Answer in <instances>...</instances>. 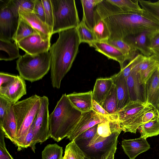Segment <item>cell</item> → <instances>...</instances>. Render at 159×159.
Returning <instances> with one entry per match:
<instances>
[{
	"mask_svg": "<svg viewBox=\"0 0 159 159\" xmlns=\"http://www.w3.org/2000/svg\"><path fill=\"white\" fill-rule=\"evenodd\" d=\"M110 34V39H123L143 33H147L148 41L159 33V20L144 10H124L111 4L103 16Z\"/></svg>",
	"mask_w": 159,
	"mask_h": 159,
	"instance_id": "cell-1",
	"label": "cell"
},
{
	"mask_svg": "<svg viewBox=\"0 0 159 159\" xmlns=\"http://www.w3.org/2000/svg\"><path fill=\"white\" fill-rule=\"evenodd\" d=\"M56 42L50 47L51 79L52 87L59 89L61 82L70 70L81 43L76 28L58 33Z\"/></svg>",
	"mask_w": 159,
	"mask_h": 159,
	"instance_id": "cell-2",
	"label": "cell"
},
{
	"mask_svg": "<svg viewBox=\"0 0 159 159\" xmlns=\"http://www.w3.org/2000/svg\"><path fill=\"white\" fill-rule=\"evenodd\" d=\"M82 114L73 105L66 93L63 94L49 115L50 137L58 142L67 137L80 120Z\"/></svg>",
	"mask_w": 159,
	"mask_h": 159,
	"instance_id": "cell-3",
	"label": "cell"
},
{
	"mask_svg": "<svg viewBox=\"0 0 159 159\" xmlns=\"http://www.w3.org/2000/svg\"><path fill=\"white\" fill-rule=\"evenodd\" d=\"M41 97L36 94L13 104L17 125L16 145L19 148L24 140L39 111Z\"/></svg>",
	"mask_w": 159,
	"mask_h": 159,
	"instance_id": "cell-4",
	"label": "cell"
},
{
	"mask_svg": "<svg viewBox=\"0 0 159 159\" xmlns=\"http://www.w3.org/2000/svg\"><path fill=\"white\" fill-rule=\"evenodd\" d=\"M16 69L25 80L33 82L42 79L51 68V55L49 51L35 55L27 53L16 61Z\"/></svg>",
	"mask_w": 159,
	"mask_h": 159,
	"instance_id": "cell-5",
	"label": "cell"
},
{
	"mask_svg": "<svg viewBox=\"0 0 159 159\" xmlns=\"http://www.w3.org/2000/svg\"><path fill=\"white\" fill-rule=\"evenodd\" d=\"M53 16L52 34L77 28L80 21L74 0H50Z\"/></svg>",
	"mask_w": 159,
	"mask_h": 159,
	"instance_id": "cell-6",
	"label": "cell"
},
{
	"mask_svg": "<svg viewBox=\"0 0 159 159\" xmlns=\"http://www.w3.org/2000/svg\"><path fill=\"white\" fill-rule=\"evenodd\" d=\"M154 108L151 104L140 100L130 101L117 113L122 131L135 134L143 123L142 118L148 111Z\"/></svg>",
	"mask_w": 159,
	"mask_h": 159,
	"instance_id": "cell-7",
	"label": "cell"
},
{
	"mask_svg": "<svg viewBox=\"0 0 159 159\" xmlns=\"http://www.w3.org/2000/svg\"><path fill=\"white\" fill-rule=\"evenodd\" d=\"M49 100L41 97V105L34 122V137L30 146L34 153L36 143H42L50 137L49 127Z\"/></svg>",
	"mask_w": 159,
	"mask_h": 159,
	"instance_id": "cell-8",
	"label": "cell"
},
{
	"mask_svg": "<svg viewBox=\"0 0 159 159\" xmlns=\"http://www.w3.org/2000/svg\"><path fill=\"white\" fill-rule=\"evenodd\" d=\"M0 1V40L13 42L20 20L19 14L7 6L8 0Z\"/></svg>",
	"mask_w": 159,
	"mask_h": 159,
	"instance_id": "cell-9",
	"label": "cell"
},
{
	"mask_svg": "<svg viewBox=\"0 0 159 159\" xmlns=\"http://www.w3.org/2000/svg\"><path fill=\"white\" fill-rule=\"evenodd\" d=\"M26 94L25 80L20 75L16 77L10 82L0 86V97L14 104Z\"/></svg>",
	"mask_w": 159,
	"mask_h": 159,
	"instance_id": "cell-10",
	"label": "cell"
},
{
	"mask_svg": "<svg viewBox=\"0 0 159 159\" xmlns=\"http://www.w3.org/2000/svg\"><path fill=\"white\" fill-rule=\"evenodd\" d=\"M109 120L92 109L83 112L80 120L70 134L67 137L70 141L75 140L86 130L99 123Z\"/></svg>",
	"mask_w": 159,
	"mask_h": 159,
	"instance_id": "cell-11",
	"label": "cell"
},
{
	"mask_svg": "<svg viewBox=\"0 0 159 159\" xmlns=\"http://www.w3.org/2000/svg\"><path fill=\"white\" fill-rule=\"evenodd\" d=\"M19 48L31 55H35L49 51L50 40H43L39 35L35 34L22 39L17 43Z\"/></svg>",
	"mask_w": 159,
	"mask_h": 159,
	"instance_id": "cell-12",
	"label": "cell"
},
{
	"mask_svg": "<svg viewBox=\"0 0 159 159\" xmlns=\"http://www.w3.org/2000/svg\"><path fill=\"white\" fill-rule=\"evenodd\" d=\"M19 13L20 16L37 32L43 40H50L52 34L49 27L45 22L32 12L28 10L19 9Z\"/></svg>",
	"mask_w": 159,
	"mask_h": 159,
	"instance_id": "cell-13",
	"label": "cell"
},
{
	"mask_svg": "<svg viewBox=\"0 0 159 159\" xmlns=\"http://www.w3.org/2000/svg\"><path fill=\"white\" fill-rule=\"evenodd\" d=\"M143 86L145 102L159 111V66Z\"/></svg>",
	"mask_w": 159,
	"mask_h": 159,
	"instance_id": "cell-14",
	"label": "cell"
},
{
	"mask_svg": "<svg viewBox=\"0 0 159 159\" xmlns=\"http://www.w3.org/2000/svg\"><path fill=\"white\" fill-rule=\"evenodd\" d=\"M121 146L129 159H135L139 155L150 148L146 139L141 137L134 139H123L121 142Z\"/></svg>",
	"mask_w": 159,
	"mask_h": 159,
	"instance_id": "cell-15",
	"label": "cell"
},
{
	"mask_svg": "<svg viewBox=\"0 0 159 159\" xmlns=\"http://www.w3.org/2000/svg\"><path fill=\"white\" fill-rule=\"evenodd\" d=\"M92 47L95 50L106 56L109 59H111L118 62L121 69L125 66L127 61L126 57L119 49L106 42L97 41L94 43Z\"/></svg>",
	"mask_w": 159,
	"mask_h": 159,
	"instance_id": "cell-16",
	"label": "cell"
},
{
	"mask_svg": "<svg viewBox=\"0 0 159 159\" xmlns=\"http://www.w3.org/2000/svg\"><path fill=\"white\" fill-rule=\"evenodd\" d=\"M111 77L116 87L118 111L130 101L126 80L120 71Z\"/></svg>",
	"mask_w": 159,
	"mask_h": 159,
	"instance_id": "cell-17",
	"label": "cell"
},
{
	"mask_svg": "<svg viewBox=\"0 0 159 159\" xmlns=\"http://www.w3.org/2000/svg\"><path fill=\"white\" fill-rule=\"evenodd\" d=\"M13 104L8 110L2 121L0 122V128L4 132L5 137L16 145L17 125Z\"/></svg>",
	"mask_w": 159,
	"mask_h": 159,
	"instance_id": "cell-18",
	"label": "cell"
},
{
	"mask_svg": "<svg viewBox=\"0 0 159 159\" xmlns=\"http://www.w3.org/2000/svg\"><path fill=\"white\" fill-rule=\"evenodd\" d=\"M113 84L111 77L97 79L92 92L93 99L102 106Z\"/></svg>",
	"mask_w": 159,
	"mask_h": 159,
	"instance_id": "cell-19",
	"label": "cell"
},
{
	"mask_svg": "<svg viewBox=\"0 0 159 159\" xmlns=\"http://www.w3.org/2000/svg\"><path fill=\"white\" fill-rule=\"evenodd\" d=\"M126 78L130 101L145 102L143 86L140 84L139 74L132 71Z\"/></svg>",
	"mask_w": 159,
	"mask_h": 159,
	"instance_id": "cell-20",
	"label": "cell"
},
{
	"mask_svg": "<svg viewBox=\"0 0 159 159\" xmlns=\"http://www.w3.org/2000/svg\"><path fill=\"white\" fill-rule=\"evenodd\" d=\"M92 92L91 91L84 93L74 92L67 96L73 105L83 113L92 109Z\"/></svg>",
	"mask_w": 159,
	"mask_h": 159,
	"instance_id": "cell-21",
	"label": "cell"
},
{
	"mask_svg": "<svg viewBox=\"0 0 159 159\" xmlns=\"http://www.w3.org/2000/svg\"><path fill=\"white\" fill-rule=\"evenodd\" d=\"M102 0H81L83 15L82 20L91 30H93L96 23L95 7Z\"/></svg>",
	"mask_w": 159,
	"mask_h": 159,
	"instance_id": "cell-22",
	"label": "cell"
},
{
	"mask_svg": "<svg viewBox=\"0 0 159 159\" xmlns=\"http://www.w3.org/2000/svg\"><path fill=\"white\" fill-rule=\"evenodd\" d=\"M18 48L15 42L0 40V60L9 61L19 58Z\"/></svg>",
	"mask_w": 159,
	"mask_h": 159,
	"instance_id": "cell-23",
	"label": "cell"
},
{
	"mask_svg": "<svg viewBox=\"0 0 159 159\" xmlns=\"http://www.w3.org/2000/svg\"><path fill=\"white\" fill-rule=\"evenodd\" d=\"M107 43L115 47L125 56L127 61H130L137 55L138 50L132 43L125 41L123 39L110 40Z\"/></svg>",
	"mask_w": 159,
	"mask_h": 159,
	"instance_id": "cell-24",
	"label": "cell"
},
{
	"mask_svg": "<svg viewBox=\"0 0 159 159\" xmlns=\"http://www.w3.org/2000/svg\"><path fill=\"white\" fill-rule=\"evenodd\" d=\"M121 131L119 119L111 120L98 124L96 134L101 137L106 138L114 133Z\"/></svg>",
	"mask_w": 159,
	"mask_h": 159,
	"instance_id": "cell-25",
	"label": "cell"
},
{
	"mask_svg": "<svg viewBox=\"0 0 159 159\" xmlns=\"http://www.w3.org/2000/svg\"><path fill=\"white\" fill-rule=\"evenodd\" d=\"M148 34L144 32L135 36L128 37L124 39V40L132 43L144 56L149 57L151 54L147 44Z\"/></svg>",
	"mask_w": 159,
	"mask_h": 159,
	"instance_id": "cell-26",
	"label": "cell"
},
{
	"mask_svg": "<svg viewBox=\"0 0 159 159\" xmlns=\"http://www.w3.org/2000/svg\"><path fill=\"white\" fill-rule=\"evenodd\" d=\"M102 107L111 115L116 114L118 111L117 89L114 83Z\"/></svg>",
	"mask_w": 159,
	"mask_h": 159,
	"instance_id": "cell-27",
	"label": "cell"
},
{
	"mask_svg": "<svg viewBox=\"0 0 159 159\" xmlns=\"http://www.w3.org/2000/svg\"><path fill=\"white\" fill-rule=\"evenodd\" d=\"M93 31L97 41L106 42L110 39V32L106 23L96 13V23Z\"/></svg>",
	"mask_w": 159,
	"mask_h": 159,
	"instance_id": "cell-28",
	"label": "cell"
},
{
	"mask_svg": "<svg viewBox=\"0 0 159 159\" xmlns=\"http://www.w3.org/2000/svg\"><path fill=\"white\" fill-rule=\"evenodd\" d=\"M80 43H86L90 47L97 41L93 31L89 29L82 20L76 28Z\"/></svg>",
	"mask_w": 159,
	"mask_h": 159,
	"instance_id": "cell-29",
	"label": "cell"
},
{
	"mask_svg": "<svg viewBox=\"0 0 159 159\" xmlns=\"http://www.w3.org/2000/svg\"><path fill=\"white\" fill-rule=\"evenodd\" d=\"M37 33H38L32 26L20 16L18 26L13 40L17 43L24 38Z\"/></svg>",
	"mask_w": 159,
	"mask_h": 159,
	"instance_id": "cell-30",
	"label": "cell"
},
{
	"mask_svg": "<svg viewBox=\"0 0 159 159\" xmlns=\"http://www.w3.org/2000/svg\"><path fill=\"white\" fill-rule=\"evenodd\" d=\"M141 137L147 138L159 134V118L143 124L138 129Z\"/></svg>",
	"mask_w": 159,
	"mask_h": 159,
	"instance_id": "cell-31",
	"label": "cell"
},
{
	"mask_svg": "<svg viewBox=\"0 0 159 159\" xmlns=\"http://www.w3.org/2000/svg\"><path fill=\"white\" fill-rule=\"evenodd\" d=\"M86 155L73 140L66 146L63 157L65 159H84Z\"/></svg>",
	"mask_w": 159,
	"mask_h": 159,
	"instance_id": "cell-32",
	"label": "cell"
},
{
	"mask_svg": "<svg viewBox=\"0 0 159 159\" xmlns=\"http://www.w3.org/2000/svg\"><path fill=\"white\" fill-rule=\"evenodd\" d=\"M120 133L118 132L114 133L102 140L95 142L87 147L94 151H100L105 152L110 148L113 143L117 139Z\"/></svg>",
	"mask_w": 159,
	"mask_h": 159,
	"instance_id": "cell-33",
	"label": "cell"
},
{
	"mask_svg": "<svg viewBox=\"0 0 159 159\" xmlns=\"http://www.w3.org/2000/svg\"><path fill=\"white\" fill-rule=\"evenodd\" d=\"M63 149L56 143L47 145L42 152V159H62Z\"/></svg>",
	"mask_w": 159,
	"mask_h": 159,
	"instance_id": "cell-34",
	"label": "cell"
},
{
	"mask_svg": "<svg viewBox=\"0 0 159 159\" xmlns=\"http://www.w3.org/2000/svg\"><path fill=\"white\" fill-rule=\"evenodd\" d=\"M7 6L14 13L19 14V10L20 9L33 12L34 2L33 0H9Z\"/></svg>",
	"mask_w": 159,
	"mask_h": 159,
	"instance_id": "cell-35",
	"label": "cell"
},
{
	"mask_svg": "<svg viewBox=\"0 0 159 159\" xmlns=\"http://www.w3.org/2000/svg\"><path fill=\"white\" fill-rule=\"evenodd\" d=\"M111 3L125 11H141L143 9L139 4V0H108Z\"/></svg>",
	"mask_w": 159,
	"mask_h": 159,
	"instance_id": "cell-36",
	"label": "cell"
},
{
	"mask_svg": "<svg viewBox=\"0 0 159 159\" xmlns=\"http://www.w3.org/2000/svg\"><path fill=\"white\" fill-rule=\"evenodd\" d=\"M139 2L143 10L159 20V0L155 2L139 0Z\"/></svg>",
	"mask_w": 159,
	"mask_h": 159,
	"instance_id": "cell-37",
	"label": "cell"
},
{
	"mask_svg": "<svg viewBox=\"0 0 159 159\" xmlns=\"http://www.w3.org/2000/svg\"><path fill=\"white\" fill-rule=\"evenodd\" d=\"M146 56L141 54H137L129 63L120 69V72L126 78L131 73L134 68L141 63L145 58Z\"/></svg>",
	"mask_w": 159,
	"mask_h": 159,
	"instance_id": "cell-38",
	"label": "cell"
},
{
	"mask_svg": "<svg viewBox=\"0 0 159 159\" xmlns=\"http://www.w3.org/2000/svg\"><path fill=\"white\" fill-rule=\"evenodd\" d=\"M42 1L44 10L45 23L49 27L52 34L53 25V16L50 0H42Z\"/></svg>",
	"mask_w": 159,
	"mask_h": 159,
	"instance_id": "cell-39",
	"label": "cell"
},
{
	"mask_svg": "<svg viewBox=\"0 0 159 159\" xmlns=\"http://www.w3.org/2000/svg\"><path fill=\"white\" fill-rule=\"evenodd\" d=\"M157 64H158L151 56L146 57L145 59L137 66L133 71L139 73Z\"/></svg>",
	"mask_w": 159,
	"mask_h": 159,
	"instance_id": "cell-40",
	"label": "cell"
},
{
	"mask_svg": "<svg viewBox=\"0 0 159 159\" xmlns=\"http://www.w3.org/2000/svg\"><path fill=\"white\" fill-rule=\"evenodd\" d=\"M97 113L104 116L110 120L119 119L117 113L111 115L108 113L103 107L94 100L92 101V109Z\"/></svg>",
	"mask_w": 159,
	"mask_h": 159,
	"instance_id": "cell-41",
	"label": "cell"
},
{
	"mask_svg": "<svg viewBox=\"0 0 159 159\" xmlns=\"http://www.w3.org/2000/svg\"><path fill=\"white\" fill-rule=\"evenodd\" d=\"M159 66V65L157 64L147 70L138 73L140 82L142 85L144 86L146 84L153 73L157 70Z\"/></svg>",
	"mask_w": 159,
	"mask_h": 159,
	"instance_id": "cell-42",
	"label": "cell"
},
{
	"mask_svg": "<svg viewBox=\"0 0 159 159\" xmlns=\"http://www.w3.org/2000/svg\"><path fill=\"white\" fill-rule=\"evenodd\" d=\"M5 136L4 132L0 128V159H13L6 148Z\"/></svg>",
	"mask_w": 159,
	"mask_h": 159,
	"instance_id": "cell-43",
	"label": "cell"
},
{
	"mask_svg": "<svg viewBox=\"0 0 159 159\" xmlns=\"http://www.w3.org/2000/svg\"><path fill=\"white\" fill-rule=\"evenodd\" d=\"M34 7L33 12L45 22L44 8L42 0H33Z\"/></svg>",
	"mask_w": 159,
	"mask_h": 159,
	"instance_id": "cell-44",
	"label": "cell"
},
{
	"mask_svg": "<svg viewBox=\"0 0 159 159\" xmlns=\"http://www.w3.org/2000/svg\"><path fill=\"white\" fill-rule=\"evenodd\" d=\"M159 118V111L154 108L146 112L143 116L142 121L143 124Z\"/></svg>",
	"mask_w": 159,
	"mask_h": 159,
	"instance_id": "cell-45",
	"label": "cell"
},
{
	"mask_svg": "<svg viewBox=\"0 0 159 159\" xmlns=\"http://www.w3.org/2000/svg\"><path fill=\"white\" fill-rule=\"evenodd\" d=\"M12 104L7 99L0 97V122L2 121Z\"/></svg>",
	"mask_w": 159,
	"mask_h": 159,
	"instance_id": "cell-46",
	"label": "cell"
},
{
	"mask_svg": "<svg viewBox=\"0 0 159 159\" xmlns=\"http://www.w3.org/2000/svg\"><path fill=\"white\" fill-rule=\"evenodd\" d=\"M34 122L31 126L24 140L22 142L20 147L17 148L18 151H20L22 149L30 147L34 137L33 132Z\"/></svg>",
	"mask_w": 159,
	"mask_h": 159,
	"instance_id": "cell-47",
	"label": "cell"
},
{
	"mask_svg": "<svg viewBox=\"0 0 159 159\" xmlns=\"http://www.w3.org/2000/svg\"><path fill=\"white\" fill-rule=\"evenodd\" d=\"M98 124L85 131L80 135L75 141H76L80 139L86 140L91 139L97 133Z\"/></svg>",
	"mask_w": 159,
	"mask_h": 159,
	"instance_id": "cell-48",
	"label": "cell"
},
{
	"mask_svg": "<svg viewBox=\"0 0 159 159\" xmlns=\"http://www.w3.org/2000/svg\"><path fill=\"white\" fill-rule=\"evenodd\" d=\"M16 75L7 73H0V86L6 84L12 81Z\"/></svg>",
	"mask_w": 159,
	"mask_h": 159,
	"instance_id": "cell-49",
	"label": "cell"
},
{
	"mask_svg": "<svg viewBox=\"0 0 159 159\" xmlns=\"http://www.w3.org/2000/svg\"><path fill=\"white\" fill-rule=\"evenodd\" d=\"M118 140L116 139L113 143L110 148L104 152V159H114L115 154L116 152Z\"/></svg>",
	"mask_w": 159,
	"mask_h": 159,
	"instance_id": "cell-50",
	"label": "cell"
},
{
	"mask_svg": "<svg viewBox=\"0 0 159 159\" xmlns=\"http://www.w3.org/2000/svg\"><path fill=\"white\" fill-rule=\"evenodd\" d=\"M152 57L159 65V45L149 50Z\"/></svg>",
	"mask_w": 159,
	"mask_h": 159,
	"instance_id": "cell-51",
	"label": "cell"
}]
</instances>
